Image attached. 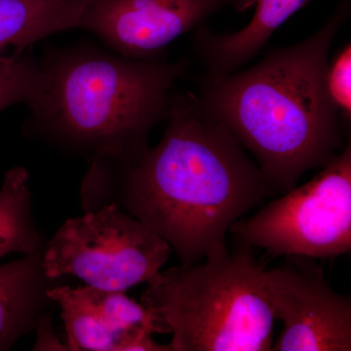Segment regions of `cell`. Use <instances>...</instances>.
<instances>
[{
  "label": "cell",
  "mask_w": 351,
  "mask_h": 351,
  "mask_svg": "<svg viewBox=\"0 0 351 351\" xmlns=\"http://www.w3.org/2000/svg\"><path fill=\"white\" fill-rule=\"evenodd\" d=\"M165 121L160 142L134 162H89L82 209L117 205L193 265L226 254L233 223L279 193L193 92L174 90Z\"/></svg>",
  "instance_id": "cell-1"
},
{
  "label": "cell",
  "mask_w": 351,
  "mask_h": 351,
  "mask_svg": "<svg viewBox=\"0 0 351 351\" xmlns=\"http://www.w3.org/2000/svg\"><path fill=\"white\" fill-rule=\"evenodd\" d=\"M348 12L343 1L306 40L272 49L240 73H204L197 80L201 110L230 129L279 195L346 147V126L328 96L325 75L330 47Z\"/></svg>",
  "instance_id": "cell-2"
},
{
  "label": "cell",
  "mask_w": 351,
  "mask_h": 351,
  "mask_svg": "<svg viewBox=\"0 0 351 351\" xmlns=\"http://www.w3.org/2000/svg\"><path fill=\"white\" fill-rule=\"evenodd\" d=\"M43 80L22 131L88 162L131 163L147 151L152 129L165 121L186 58L129 59L93 43L51 48L40 58Z\"/></svg>",
  "instance_id": "cell-3"
},
{
  "label": "cell",
  "mask_w": 351,
  "mask_h": 351,
  "mask_svg": "<svg viewBox=\"0 0 351 351\" xmlns=\"http://www.w3.org/2000/svg\"><path fill=\"white\" fill-rule=\"evenodd\" d=\"M265 265L237 244L219 257L159 271L141 304L171 351H271L276 322Z\"/></svg>",
  "instance_id": "cell-4"
},
{
  "label": "cell",
  "mask_w": 351,
  "mask_h": 351,
  "mask_svg": "<svg viewBox=\"0 0 351 351\" xmlns=\"http://www.w3.org/2000/svg\"><path fill=\"white\" fill-rule=\"evenodd\" d=\"M233 223L237 244L271 258H332L351 250V145L311 181Z\"/></svg>",
  "instance_id": "cell-5"
},
{
  "label": "cell",
  "mask_w": 351,
  "mask_h": 351,
  "mask_svg": "<svg viewBox=\"0 0 351 351\" xmlns=\"http://www.w3.org/2000/svg\"><path fill=\"white\" fill-rule=\"evenodd\" d=\"M170 245L115 204L64 221L43 252L50 279L75 276L91 287L125 292L161 271Z\"/></svg>",
  "instance_id": "cell-6"
},
{
  "label": "cell",
  "mask_w": 351,
  "mask_h": 351,
  "mask_svg": "<svg viewBox=\"0 0 351 351\" xmlns=\"http://www.w3.org/2000/svg\"><path fill=\"white\" fill-rule=\"evenodd\" d=\"M286 258L265 269L272 311L283 324L271 351H350V295L332 289L315 258Z\"/></svg>",
  "instance_id": "cell-7"
},
{
  "label": "cell",
  "mask_w": 351,
  "mask_h": 351,
  "mask_svg": "<svg viewBox=\"0 0 351 351\" xmlns=\"http://www.w3.org/2000/svg\"><path fill=\"white\" fill-rule=\"evenodd\" d=\"M256 0H85L76 29L93 34L129 59H164L168 45L226 6L245 11Z\"/></svg>",
  "instance_id": "cell-8"
},
{
  "label": "cell",
  "mask_w": 351,
  "mask_h": 351,
  "mask_svg": "<svg viewBox=\"0 0 351 351\" xmlns=\"http://www.w3.org/2000/svg\"><path fill=\"white\" fill-rule=\"evenodd\" d=\"M309 0H256V10L244 29L230 34H217L205 25L195 29L193 54L204 73L225 75L251 61L278 27Z\"/></svg>",
  "instance_id": "cell-9"
},
{
  "label": "cell",
  "mask_w": 351,
  "mask_h": 351,
  "mask_svg": "<svg viewBox=\"0 0 351 351\" xmlns=\"http://www.w3.org/2000/svg\"><path fill=\"white\" fill-rule=\"evenodd\" d=\"M43 252L0 265V351L11 350L36 329L53 302L48 291L61 284L46 276Z\"/></svg>",
  "instance_id": "cell-10"
},
{
  "label": "cell",
  "mask_w": 351,
  "mask_h": 351,
  "mask_svg": "<svg viewBox=\"0 0 351 351\" xmlns=\"http://www.w3.org/2000/svg\"><path fill=\"white\" fill-rule=\"evenodd\" d=\"M85 0H0V55L23 53L38 41L76 29Z\"/></svg>",
  "instance_id": "cell-11"
},
{
  "label": "cell",
  "mask_w": 351,
  "mask_h": 351,
  "mask_svg": "<svg viewBox=\"0 0 351 351\" xmlns=\"http://www.w3.org/2000/svg\"><path fill=\"white\" fill-rule=\"evenodd\" d=\"M29 171L17 166L7 171L0 188V258L10 254L43 251L45 241L34 213Z\"/></svg>",
  "instance_id": "cell-12"
},
{
  "label": "cell",
  "mask_w": 351,
  "mask_h": 351,
  "mask_svg": "<svg viewBox=\"0 0 351 351\" xmlns=\"http://www.w3.org/2000/svg\"><path fill=\"white\" fill-rule=\"evenodd\" d=\"M48 297L61 308L69 351H117V339L69 285L53 286Z\"/></svg>",
  "instance_id": "cell-13"
},
{
  "label": "cell",
  "mask_w": 351,
  "mask_h": 351,
  "mask_svg": "<svg viewBox=\"0 0 351 351\" xmlns=\"http://www.w3.org/2000/svg\"><path fill=\"white\" fill-rule=\"evenodd\" d=\"M43 80L40 59L29 49L0 55V112L34 98Z\"/></svg>",
  "instance_id": "cell-14"
},
{
  "label": "cell",
  "mask_w": 351,
  "mask_h": 351,
  "mask_svg": "<svg viewBox=\"0 0 351 351\" xmlns=\"http://www.w3.org/2000/svg\"><path fill=\"white\" fill-rule=\"evenodd\" d=\"M325 85L332 106L346 126L351 119V45L346 44L331 63L328 62Z\"/></svg>",
  "instance_id": "cell-15"
},
{
  "label": "cell",
  "mask_w": 351,
  "mask_h": 351,
  "mask_svg": "<svg viewBox=\"0 0 351 351\" xmlns=\"http://www.w3.org/2000/svg\"><path fill=\"white\" fill-rule=\"evenodd\" d=\"M38 341L34 345V350H66V345L60 343L52 330L51 313H43L39 318L38 326Z\"/></svg>",
  "instance_id": "cell-16"
}]
</instances>
